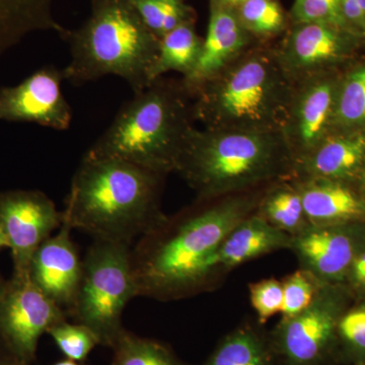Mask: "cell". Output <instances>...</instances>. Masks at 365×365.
Here are the masks:
<instances>
[{
  "mask_svg": "<svg viewBox=\"0 0 365 365\" xmlns=\"http://www.w3.org/2000/svg\"><path fill=\"white\" fill-rule=\"evenodd\" d=\"M356 365H365V360H361V361H360L359 364Z\"/></svg>",
  "mask_w": 365,
  "mask_h": 365,
  "instance_id": "ab89813d",
  "label": "cell"
},
{
  "mask_svg": "<svg viewBox=\"0 0 365 365\" xmlns=\"http://www.w3.org/2000/svg\"><path fill=\"white\" fill-rule=\"evenodd\" d=\"M235 9L255 39H269L287 29V16L277 0H248Z\"/></svg>",
  "mask_w": 365,
  "mask_h": 365,
  "instance_id": "4316f807",
  "label": "cell"
},
{
  "mask_svg": "<svg viewBox=\"0 0 365 365\" xmlns=\"http://www.w3.org/2000/svg\"><path fill=\"white\" fill-rule=\"evenodd\" d=\"M67 314L33 282L28 274L16 275L0 294V339L16 359L33 361L43 334L66 321Z\"/></svg>",
  "mask_w": 365,
  "mask_h": 365,
  "instance_id": "9c48e42d",
  "label": "cell"
},
{
  "mask_svg": "<svg viewBox=\"0 0 365 365\" xmlns=\"http://www.w3.org/2000/svg\"><path fill=\"white\" fill-rule=\"evenodd\" d=\"M203 39L197 34L195 21H187L160 39L158 54L150 72V81L170 71L186 78L193 71L202 48Z\"/></svg>",
  "mask_w": 365,
  "mask_h": 365,
  "instance_id": "44dd1931",
  "label": "cell"
},
{
  "mask_svg": "<svg viewBox=\"0 0 365 365\" xmlns=\"http://www.w3.org/2000/svg\"><path fill=\"white\" fill-rule=\"evenodd\" d=\"M71 228L62 223L34 254L29 268L33 282L68 316L83 276L81 259L71 239Z\"/></svg>",
  "mask_w": 365,
  "mask_h": 365,
  "instance_id": "2e32d148",
  "label": "cell"
},
{
  "mask_svg": "<svg viewBox=\"0 0 365 365\" xmlns=\"http://www.w3.org/2000/svg\"><path fill=\"white\" fill-rule=\"evenodd\" d=\"M255 213L290 237L302 234L311 227L302 196L292 182H276L259 199Z\"/></svg>",
  "mask_w": 365,
  "mask_h": 365,
  "instance_id": "7402d4cb",
  "label": "cell"
},
{
  "mask_svg": "<svg viewBox=\"0 0 365 365\" xmlns=\"http://www.w3.org/2000/svg\"><path fill=\"white\" fill-rule=\"evenodd\" d=\"M311 225L365 222V199L354 185L332 180H292Z\"/></svg>",
  "mask_w": 365,
  "mask_h": 365,
  "instance_id": "ac0fdd59",
  "label": "cell"
},
{
  "mask_svg": "<svg viewBox=\"0 0 365 365\" xmlns=\"http://www.w3.org/2000/svg\"><path fill=\"white\" fill-rule=\"evenodd\" d=\"M340 76L328 72L295 83L281 129L294 163L332 133Z\"/></svg>",
  "mask_w": 365,
  "mask_h": 365,
  "instance_id": "7c38bea8",
  "label": "cell"
},
{
  "mask_svg": "<svg viewBox=\"0 0 365 365\" xmlns=\"http://www.w3.org/2000/svg\"><path fill=\"white\" fill-rule=\"evenodd\" d=\"M365 165V131H334L294 163L292 179L332 180L354 185Z\"/></svg>",
  "mask_w": 365,
  "mask_h": 365,
  "instance_id": "e0dca14e",
  "label": "cell"
},
{
  "mask_svg": "<svg viewBox=\"0 0 365 365\" xmlns=\"http://www.w3.org/2000/svg\"><path fill=\"white\" fill-rule=\"evenodd\" d=\"M7 248V242L6 237H4V235L0 232V250Z\"/></svg>",
  "mask_w": 365,
  "mask_h": 365,
  "instance_id": "f35d334b",
  "label": "cell"
},
{
  "mask_svg": "<svg viewBox=\"0 0 365 365\" xmlns=\"http://www.w3.org/2000/svg\"><path fill=\"white\" fill-rule=\"evenodd\" d=\"M53 365H81V364H79V362L73 361V360L66 359L61 360V361L56 362V364Z\"/></svg>",
  "mask_w": 365,
  "mask_h": 365,
  "instance_id": "8d00e7d4",
  "label": "cell"
},
{
  "mask_svg": "<svg viewBox=\"0 0 365 365\" xmlns=\"http://www.w3.org/2000/svg\"><path fill=\"white\" fill-rule=\"evenodd\" d=\"M62 37L71 61L64 81L83 86L108 76L121 78L134 93L150 85L160 39L125 0H91L88 20Z\"/></svg>",
  "mask_w": 365,
  "mask_h": 365,
  "instance_id": "8992f818",
  "label": "cell"
},
{
  "mask_svg": "<svg viewBox=\"0 0 365 365\" xmlns=\"http://www.w3.org/2000/svg\"><path fill=\"white\" fill-rule=\"evenodd\" d=\"M249 290L252 306L261 324H265L282 311L283 285L281 281L274 278L258 281L251 283Z\"/></svg>",
  "mask_w": 365,
  "mask_h": 365,
  "instance_id": "4dcf8cb0",
  "label": "cell"
},
{
  "mask_svg": "<svg viewBox=\"0 0 365 365\" xmlns=\"http://www.w3.org/2000/svg\"><path fill=\"white\" fill-rule=\"evenodd\" d=\"M131 247L95 240L83 258V276L68 316L95 334L98 344L112 348L125 330L122 316L137 297Z\"/></svg>",
  "mask_w": 365,
  "mask_h": 365,
  "instance_id": "52a82bcc",
  "label": "cell"
},
{
  "mask_svg": "<svg viewBox=\"0 0 365 365\" xmlns=\"http://www.w3.org/2000/svg\"><path fill=\"white\" fill-rule=\"evenodd\" d=\"M341 284H324L304 311L282 318L273 333L272 349L287 365H318L337 337L345 312Z\"/></svg>",
  "mask_w": 365,
  "mask_h": 365,
  "instance_id": "ba28073f",
  "label": "cell"
},
{
  "mask_svg": "<svg viewBox=\"0 0 365 365\" xmlns=\"http://www.w3.org/2000/svg\"><path fill=\"white\" fill-rule=\"evenodd\" d=\"M365 40L339 26L295 23L273 48L281 68L294 85L319 74L337 71Z\"/></svg>",
  "mask_w": 365,
  "mask_h": 365,
  "instance_id": "30bf717a",
  "label": "cell"
},
{
  "mask_svg": "<svg viewBox=\"0 0 365 365\" xmlns=\"http://www.w3.org/2000/svg\"><path fill=\"white\" fill-rule=\"evenodd\" d=\"M54 0H0V56L34 33L54 31L64 35L53 14Z\"/></svg>",
  "mask_w": 365,
  "mask_h": 365,
  "instance_id": "ffe728a7",
  "label": "cell"
},
{
  "mask_svg": "<svg viewBox=\"0 0 365 365\" xmlns=\"http://www.w3.org/2000/svg\"><path fill=\"white\" fill-rule=\"evenodd\" d=\"M345 282L356 292H365V249L353 262Z\"/></svg>",
  "mask_w": 365,
  "mask_h": 365,
  "instance_id": "d6a6232c",
  "label": "cell"
},
{
  "mask_svg": "<svg viewBox=\"0 0 365 365\" xmlns=\"http://www.w3.org/2000/svg\"><path fill=\"white\" fill-rule=\"evenodd\" d=\"M352 1L354 2L365 14V0H352Z\"/></svg>",
  "mask_w": 365,
  "mask_h": 365,
  "instance_id": "74e56055",
  "label": "cell"
},
{
  "mask_svg": "<svg viewBox=\"0 0 365 365\" xmlns=\"http://www.w3.org/2000/svg\"><path fill=\"white\" fill-rule=\"evenodd\" d=\"M62 225V212L38 190H9L0 193V232L11 249L14 274L29 273L41 245Z\"/></svg>",
  "mask_w": 365,
  "mask_h": 365,
  "instance_id": "8fae6325",
  "label": "cell"
},
{
  "mask_svg": "<svg viewBox=\"0 0 365 365\" xmlns=\"http://www.w3.org/2000/svg\"><path fill=\"white\" fill-rule=\"evenodd\" d=\"M2 287H4V284H1V282H0V294H1Z\"/></svg>",
  "mask_w": 365,
  "mask_h": 365,
  "instance_id": "60d3db41",
  "label": "cell"
},
{
  "mask_svg": "<svg viewBox=\"0 0 365 365\" xmlns=\"http://www.w3.org/2000/svg\"><path fill=\"white\" fill-rule=\"evenodd\" d=\"M334 131H365V60L341 73L334 109Z\"/></svg>",
  "mask_w": 365,
  "mask_h": 365,
  "instance_id": "603a6c76",
  "label": "cell"
},
{
  "mask_svg": "<svg viewBox=\"0 0 365 365\" xmlns=\"http://www.w3.org/2000/svg\"><path fill=\"white\" fill-rule=\"evenodd\" d=\"M258 201L242 194L205 200L151 228L131 247L137 297L170 300L202 290L218 273L215 258L223 240L255 212Z\"/></svg>",
  "mask_w": 365,
  "mask_h": 365,
  "instance_id": "6da1fadb",
  "label": "cell"
},
{
  "mask_svg": "<svg viewBox=\"0 0 365 365\" xmlns=\"http://www.w3.org/2000/svg\"><path fill=\"white\" fill-rule=\"evenodd\" d=\"M356 188L359 190L360 195L365 199V165L364 170H362L361 175H360L359 181L356 182Z\"/></svg>",
  "mask_w": 365,
  "mask_h": 365,
  "instance_id": "836d02e7",
  "label": "cell"
},
{
  "mask_svg": "<svg viewBox=\"0 0 365 365\" xmlns=\"http://www.w3.org/2000/svg\"><path fill=\"white\" fill-rule=\"evenodd\" d=\"M0 365H26L11 355V357H0Z\"/></svg>",
  "mask_w": 365,
  "mask_h": 365,
  "instance_id": "e575fe53",
  "label": "cell"
},
{
  "mask_svg": "<svg viewBox=\"0 0 365 365\" xmlns=\"http://www.w3.org/2000/svg\"><path fill=\"white\" fill-rule=\"evenodd\" d=\"M294 168L281 131L194 128L176 172L200 200H213L292 178Z\"/></svg>",
  "mask_w": 365,
  "mask_h": 365,
  "instance_id": "3957f363",
  "label": "cell"
},
{
  "mask_svg": "<svg viewBox=\"0 0 365 365\" xmlns=\"http://www.w3.org/2000/svg\"><path fill=\"white\" fill-rule=\"evenodd\" d=\"M112 365H185L158 341L124 330L112 347Z\"/></svg>",
  "mask_w": 365,
  "mask_h": 365,
  "instance_id": "d4e9b609",
  "label": "cell"
},
{
  "mask_svg": "<svg viewBox=\"0 0 365 365\" xmlns=\"http://www.w3.org/2000/svg\"><path fill=\"white\" fill-rule=\"evenodd\" d=\"M216 1L220 2V4H225V6L235 7L239 6L240 4H244V2L248 1V0H216Z\"/></svg>",
  "mask_w": 365,
  "mask_h": 365,
  "instance_id": "d590c367",
  "label": "cell"
},
{
  "mask_svg": "<svg viewBox=\"0 0 365 365\" xmlns=\"http://www.w3.org/2000/svg\"><path fill=\"white\" fill-rule=\"evenodd\" d=\"M294 88L274 50L254 46L191 93L194 120L208 129L281 131Z\"/></svg>",
  "mask_w": 365,
  "mask_h": 365,
  "instance_id": "5b68a950",
  "label": "cell"
},
{
  "mask_svg": "<svg viewBox=\"0 0 365 365\" xmlns=\"http://www.w3.org/2000/svg\"><path fill=\"white\" fill-rule=\"evenodd\" d=\"M254 42L255 38L242 25L234 7L210 0V16L200 56L191 73L181 81L190 97L198 86L252 49Z\"/></svg>",
  "mask_w": 365,
  "mask_h": 365,
  "instance_id": "9a60e30c",
  "label": "cell"
},
{
  "mask_svg": "<svg viewBox=\"0 0 365 365\" xmlns=\"http://www.w3.org/2000/svg\"><path fill=\"white\" fill-rule=\"evenodd\" d=\"M63 72L44 66L19 85L0 88V121L23 122L63 131L72 110L61 90Z\"/></svg>",
  "mask_w": 365,
  "mask_h": 365,
  "instance_id": "5bb4252c",
  "label": "cell"
},
{
  "mask_svg": "<svg viewBox=\"0 0 365 365\" xmlns=\"http://www.w3.org/2000/svg\"><path fill=\"white\" fill-rule=\"evenodd\" d=\"M290 18L294 24L327 23L351 31L341 13L339 0H294Z\"/></svg>",
  "mask_w": 365,
  "mask_h": 365,
  "instance_id": "f546056e",
  "label": "cell"
},
{
  "mask_svg": "<svg viewBox=\"0 0 365 365\" xmlns=\"http://www.w3.org/2000/svg\"><path fill=\"white\" fill-rule=\"evenodd\" d=\"M337 337L350 351L365 360V299L342 314L338 323Z\"/></svg>",
  "mask_w": 365,
  "mask_h": 365,
  "instance_id": "1f68e13d",
  "label": "cell"
},
{
  "mask_svg": "<svg viewBox=\"0 0 365 365\" xmlns=\"http://www.w3.org/2000/svg\"><path fill=\"white\" fill-rule=\"evenodd\" d=\"M292 239L261 216L252 213L230 230L218 248L215 258L217 272L237 267L264 255L289 249Z\"/></svg>",
  "mask_w": 365,
  "mask_h": 365,
  "instance_id": "d6986e66",
  "label": "cell"
},
{
  "mask_svg": "<svg viewBox=\"0 0 365 365\" xmlns=\"http://www.w3.org/2000/svg\"><path fill=\"white\" fill-rule=\"evenodd\" d=\"M365 249V222L311 225L292 237L289 250L300 268L324 284H343L355 258Z\"/></svg>",
  "mask_w": 365,
  "mask_h": 365,
  "instance_id": "4fadbf2b",
  "label": "cell"
},
{
  "mask_svg": "<svg viewBox=\"0 0 365 365\" xmlns=\"http://www.w3.org/2000/svg\"><path fill=\"white\" fill-rule=\"evenodd\" d=\"M272 348L251 327H242L218 344L204 365H273Z\"/></svg>",
  "mask_w": 365,
  "mask_h": 365,
  "instance_id": "cb8c5ba5",
  "label": "cell"
},
{
  "mask_svg": "<svg viewBox=\"0 0 365 365\" xmlns=\"http://www.w3.org/2000/svg\"><path fill=\"white\" fill-rule=\"evenodd\" d=\"M163 178L118 158L83 157L72 178L62 223L93 240L132 246L167 218L160 209Z\"/></svg>",
  "mask_w": 365,
  "mask_h": 365,
  "instance_id": "7a4b0ae2",
  "label": "cell"
},
{
  "mask_svg": "<svg viewBox=\"0 0 365 365\" xmlns=\"http://www.w3.org/2000/svg\"><path fill=\"white\" fill-rule=\"evenodd\" d=\"M47 333L67 359L79 364L88 359L96 346L100 345L90 329L81 324L68 323L67 319L52 326Z\"/></svg>",
  "mask_w": 365,
  "mask_h": 365,
  "instance_id": "83f0119b",
  "label": "cell"
},
{
  "mask_svg": "<svg viewBox=\"0 0 365 365\" xmlns=\"http://www.w3.org/2000/svg\"><path fill=\"white\" fill-rule=\"evenodd\" d=\"M190 98L181 81H153L123 105L85 157L118 158L163 176L176 172L195 128Z\"/></svg>",
  "mask_w": 365,
  "mask_h": 365,
  "instance_id": "277c9868",
  "label": "cell"
},
{
  "mask_svg": "<svg viewBox=\"0 0 365 365\" xmlns=\"http://www.w3.org/2000/svg\"><path fill=\"white\" fill-rule=\"evenodd\" d=\"M144 25L160 39L187 21H194V11L184 0H125Z\"/></svg>",
  "mask_w": 365,
  "mask_h": 365,
  "instance_id": "484cf974",
  "label": "cell"
},
{
  "mask_svg": "<svg viewBox=\"0 0 365 365\" xmlns=\"http://www.w3.org/2000/svg\"><path fill=\"white\" fill-rule=\"evenodd\" d=\"M282 318H292L307 309L324 283L304 269L287 276L282 281Z\"/></svg>",
  "mask_w": 365,
  "mask_h": 365,
  "instance_id": "f1b7e54d",
  "label": "cell"
}]
</instances>
